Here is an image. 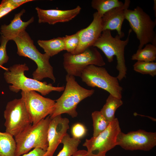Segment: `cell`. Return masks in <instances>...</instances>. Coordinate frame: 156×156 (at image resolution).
<instances>
[{
  "instance_id": "cell-29",
  "label": "cell",
  "mask_w": 156,
  "mask_h": 156,
  "mask_svg": "<svg viewBox=\"0 0 156 156\" xmlns=\"http://www.w3.org/2000/svg\"><path fill=\"white\" fill-rule=\"evenodd\" d=\"M16 8L9 0H2L0 4V18Z\"/></svg>"
},
{
  "instance_id": "cell-23",
  "label": "cell",
  "mask_w": 156,
  "mask_h": 156,
  "mask_svg": "<svg viewBox=\"0 0 156 156\" xmlns=\"http://www.w3.org/2000/svg\"><path fill=\"white\" fill-rule=\"evenodd\" d=\"M80 142V140L71 138L67 133L61 142L63 144L62 148L57 156H72L78 150Z\"/></svg>"
},
{
  "instance_id": "cell-18",
  "label": "cell",
  "mask_w": 156,
  "mask_h": 156,
  "mask_svg": "<svg viewBox=\"0 0 156 156\" xmlns=\"http://www.w3.org/2000/svg\"><path fill=\"white\" fill-rule=\"evenodd\" d=\"M37 42L45 53L50 57L65 50L64 37H58L48 40H39Z\"/></svg>"
},
{
  "instance_id": "cell-7",
  "label": "cell",
  "mask_w": 156,
  "mask_h": 156,
  "mask_svg": "<svg viewBox=\"0 0 156 156\" xmlns=\"http://www.w3.org/2000/svg\"><path fill=\"white\" fill-rule=\"evenodd\" d=\"M80 77L88 86L101 88L114 96L121 99L122 88L117 77L110 75L105 68L88 65L83 71Z\"/></svg>"
},
{
  "instance_id": "cell-4",
  "label": "cell",
  "mask_w": 156,
  "mask_h": 156,
  "mask_svg": "<svg viewBox=\"0 0 156 156\" xmlns=\"http://www.w3.org/2000/svg\"><path fill=\"white\" fill-rule=\"evenodd\" d=\"M131 31V29H129L127 38L125 40H122L118 34L113 37L111 30H104L92 46L101 50L109 62H112L114 56H116L117 60L116 68L118 71L116 77L118 81H121L126 77L127 69L124 55L125 49L129 41Z\"/></svg>"
},
{
  "instance_id": "cell-32",
  "label": "cell",
  "mask_w": 156,
  "mask_h": 156,
  "mask_svg": "<svg viewBox=\"0 0 156 156\" xmlns=\"http://www.w3.org/2000/svg\"><path fill=\"white\" fill-rule=\"evenodd\" d=\"M87 151L84 150H77L72 156H87Z\"/></svg>"
},
{
  "instance_id": "cell-20",
  "label": "cell",
  "mask_w": 156,
  "mask_h": 156,
  "mask_svg": "<svg viewBox=\"0 0 156 156\" xmlns=\"http://www.w3.org/2000/svg\"><path fill=\"white\" fill-rule=\"evenodd\" d=\"M123 103L121 99L109 94L100 111L106 119L110 122L116 118L115 114L116 109Z\"/></svg>"
},
{
  "instance_id": "cell-27",
  "label": "cell",
  "mask_w": 156,
  "mask_h": 156,
  "mask_svg": "<svg viewBox=\"0 0 156 156\" xmlns=\"http://www.w3.org/2000/svg\"><path fill=\"white\" fill-rule=\"evenodd\" d=\"M87 130L82 124L78 123L74 124L71 128L72 137L80 140L86 135Z\"/></svg>"
},
{
  "instance_id": "cell-21",
  "label": "cell",
  "mask_w": 156,
  "mask_h": 156,
  "mask_svg": "<svg viewBox=\"0 0 156 156\" xmlns=\"http://www.w3.org/2000/svg\"><path fill=\"white\" fill-rule=\"evenodd\" d=\"M131 60L152 62L156 60V45L152 44L146 45L143 49H138L131 56Z\"/></svg>"
},
{
  "instance_id": "cell-30",
  "label": "cell",
  "mask_w": 156,
  "mask_h": 156,
  "mask_svg": "<svg viewBox=\"0 0 156 156\" xmlns=\"http://www.w3.org/2000/svg\"><path fill=\"white\" fill-rule=\"evenodd\" d=\"M46 151L41 148H36L29 153L20 156H44Z\"/></svg>"
},
{
  "instance_id": "cell-17",
  "label": "cell",
  "mask_w": 156,
  "mask_h": 156,
  "mask_svg": "<svg viewBox=\"0 0 156 156\" xmlns=\"http://www.w3.org/2000/svg\"><path fill=\"white\" fill-rule=\"evenodd\" d=\"M25 10L23 9L15 15L14 17L10 24L8 25L4 24L0 28L1 36L8 40H12L20 33L25 30L26 28L30 24L33 22L34 17H31L26 22L23 21L21 16L25 13Z\"/></svg>"
},
{
  "instance_id": "cell-12",
  "label": "cell",
  "mask_w": 156,
  "mask_h": 156,
  "mask_svg": "<svg viewBox=\"0 0 156 156\" xmlns=\"http://www.w3.org/2000/svg\"><path fill=\"white\" fill-rule=\"evenodd\" d=\"M117 142V145L126 150L148 151L156 145V133L142 129L127 133L121 131Z\"/></svg>"
},
{
  "instance_id": "cell-31",
  "label": "cell",
  "mask_w": 156,
  "mask_h": 156,
  "mask_svg": "<svg viewBox=\"0 0 156 156\" xmlns=\"http://www.w3.org/2000/svg\"><path fill=\"white\" fill-rule=\"evenodd\" d=\"M32 0H9L17 8L26 2L33 1Z\"/></svg>"
},
{
  "instance_id": "cell-34",
  "label": "cell",
  "mask_w": 156,
  "mask_h": 156,
  "mask_svg": "<svg viewBox=\"0 0 156 156\" xmlns=\"http://www.w3.org/2000/svg\"></svg>"
},
{
  "instance_id": "cell-6",
  "label": "cell",
  "mask_w": 156,
  "mask_h": 156,
  "mask_svg": "<svg viewBox=\"0 0 156 156\" xmlns=\"http://www.w3.org/2000/svg\"><path fill=\"white\" fill-rule=\"evenodd\" d=\"M125 19L135 34L139 41L138 49H142L149 43L156 45V36L154 28L156 21H153L150 16L140 7L133 10L127 9L125 11Z\"/></svg>"
},
{
  "instance_id": "cell-5",
  "label": "cell",
  "mask_w": 156,
  "mask_h": 156,
  "mask_svg": "<svg viewBox=\"0 0 156 156\" xmlns=\"http://www.w3.org/2000/svg\"><path fill=\"white\" fill-rule=\"evenodd\" d=\"M50 120V116H48L37 123L29 125L15 137L16 144L15 156L27 153L34 148L47 150Z\"/></svg>"
},
{
  "instance_id": "cell-13",
  "label": "cell",
  "mask_w": 156,
  "mask_h": 156,
  "mask_svg": "<svg viewBox=\"0 0 156 156\" xmlns=\"http://www.w3.org/2000/svg\"><path fill=\"white\" fill-rule=\"evenodd\" d=\"M69 121L61 115L50 118L47 134L48 146L44 156H53L64 137L67 133Z\"/></svg>"
},
{
  "instance_id": "cell-24",
  "label": "cell",
  "mask_w": 156,
  "mask_h": 156,
  "mask_svg": "<svg viewBox=\"0 0 156 156\" xmlns=\"http://www.w3.org/2000/svg\"><path fill=\"white\" fill-rule=\"evenodd\" d=\"M91 116L93 122V137H95L104 131L110 122L106 119L100 111H94Z\"/></svg>"
},
{
  "instance_id": "cell-19",
  "label": "cell",
  "mask_w": 156,
  "mask_h": 156,
  "mask_svg": "<svg viewBox=\"0 0 156 156\" xmlns=\"http://www.w3.org/2000/svg\"><path fill=\"white\" fill-rule=\"evenodd\" d=\"M16 144L13 136L0 131V156H15Z\"/></svg>"
},
{
  "instance_id": "cell-14",
  "label": "cell",
  "mask_w": 156,
  "mask_h": 156,
  "mask_svg": "<svg viewBox=\"0 0 156 156\" xmlns=\"http://www.w3.org/2000/svg\"><path fill=\"white\" fill-rule=\"evenodd\" d=\"M93 17L88 26L79 31V43L73 54L81 53L88 47L92 46L103 31L101 17L97 12L93 14Z\"/></svg>"
},
{
  "instance_id": "cell-15",
  "label": "cell",
  "mask_w": 156,
  "mask_h": 156,
  "mask_svg": "<svg viewBox=\"0 0 156 156\" xmlns=\"http://www.w3.org/2000/svg\"><path fill=\"white\" fill-rule=\"evenodd\" d=\"M81 9L79 5L72 9L66 10H44L38 7L36 8L38 23H47L50 25L69 21L79 14Z\"/></svg>"
},
{
  "instance_id": "cell-16",
  "label": "cell",
  "mask_w": 156,
  "mask_h": 156,
  "mask_svg": "<svg viewBox=\"0 0 156 156\" xmlns=\"http://www.w3.org/2000/svg\"><path fill=\"white\" fill-rule=\"evenodd\" d=\"M130 3V0H125L123 5L113 8L103 14L101 17L103 31L106 29L116 30L121 38L124 36L121 28L125 19V10L128 9Z\"/></svg>"
},
{
  "instance_id": "cell-2",
  "label": "cell",
  "mask_w": 156,
  "mask_h": 156,
  "mask_svg": "<svg viewBox=\"0 0 156 156\" xmlns=\"http://www.w3.org/2000/svg\"><path fill=\"white\" fill-rule=\"evenodd\" d=\"M29 70L25 64H14L7 69L4 73L6 82L12 85L9 86L10 90L17 93L22 91L34 90L40 93L42 95L49 94L53 91L61 92L64 91L65 86L54 87L51 83L42 82L26 77L25 72Z\"/></svg>"
},
{
  "instance_id": "cell-26",
  "label": "cell",
  "mask_w": 156,
  "mask_h": 156,
  "mask_svg": "<svg viewBox=\"0 0 156 156\" xmlns=\"http://www.w3.org/2000/svg\"><path fill=\"white\" fill-rule=\"evenodd\" d=\"M65 50L67 52L73 54L79 43V31L70 35H66L64 37Z\"/></svg>"
},
{
  "instance_id": "cell-33",
  "label": "cell",
  "mask_w": 156,
  "mask_h": 156,
  "mask_svg": "<svg viewBox=\"0 0 156 156\" xmlns=\"http://www.w3.org/2000/svg\"><path fill=\"white\" fill-rule=\"evenodd\" d=\"M156 1L155 0H154V5L153 6V10L155 12V16L156 17Z\"/></svg>"
},
{
  "instance_id": "cell-10",
  "label": "cell",
  "mask_w": 156,
  "mask_h": 156,
  "mask_svg": "<svg viewBox=\"0 0 156 156\" xmlns=\"http://www.w3.org/2000/svg\"><path fill=\"white\" fill-rule=\"evenodd\" d=\"M5 132L15 137L32 124L24 102L15 99L7 104L4 112Z\"/></svg>"
},
{
  "instance_id": "cell-8",
  "label": "cell",
  "mask_w": 156,
  "mask_h": 156,
  "mask_svg": "<svg viewBox=\"0 0 156 156\" xmlns=\"http://www.w3.org/2000/svg\"><path fill=\"white\" fill-rule=\"evenodd\" d=\"M63 56V66L67 74L74 77H80L83 71L88 65L102 66L105 64L100 53L96 48L93 46L78 54L67 52Z\"/></svg>"
},
{
  "instance_id": "cell-22",
  "label": "cell",
  "mask_w": 156,
  "mask_h": 156,
  "mask_svg": "<svg viewBox=\"0 0 156 156\" xmlns=\"http://www.w3.org/2000/svg\"><path fill=\"white\" fill-rule=\"evenodd\" d=\"M123 4L124 3L118 0H92L91 2L92 7L97 10L96 12L101 17L110 10Z\"/></svg>"
},
{
  "instance_id": "cell-25",
  "label": "cell",
  "mask_w": 156,
  "mask_h": 156,
  "mask_svg": "<svg viewBox=\"0 0 156 156\" xmlns=\"http://www.w3.org/2000/svg\"><path fill=\"white\" fill-rule=\"evenodd\" d=\"M133 70L142 74H149L152 77L156 75V63L137 61L133 65Z\"/></svg>"
},
{
  "instance_id": "cell-1",
  "label": "cell",
  "mask_w": 156,
  "mask_h": 156,
  "mask_svg": "<svg viewBox=\"0 0 156 156\" xmlns=\"http://www.w3.org/2000/svg\"><path fill=\"white\" fill-rule=\"evenodd\" d=\"M12 40L16 45L17 53L19 56L28 57L36 64L37 68L32 74L33 79L40 81L44 78H48L54 82H55L53 67L49 62L50 57L45 53L42 54L39 51L25 30Z\"/></svg>"
},
{
  "instance_id": "cell-3",
  "label": "cell",
  "mask_w": 156,
  "mask_h": 156,
  "mask_svg": "<svg viewBox=\"0 0 156 156\" xmlns=\"http://www.w3.org/2000/svg\"><path fill=\"white\" fill-rule=\"evenodd\" d=\"M66 80V84L64 92L56 100L55 109L49 116L50 118L64 113L73 118L76 117L78 115L76 109L78 104L94 92L93 89H87L80 86L73 76L67 74Z\"/></svg>"
},
{
  "instance_id": "cell-9",
  "label": "cell",
  "mask_w": 156,
  "mask_h": 156,
  "mask_svg": "<svg viewBox=\"0 0 156 156\" xmlns=\"http://www.w3.org/2000/svg\"><path fill=\"white\" fill-rule=\"evenodd\" d=\"M121 131L118 120L116 118L97 136L86 140L83 146L87 149V156H106L107 152L117 145L118 136Z\"/></svg>"
},
{
  "instance_id": "cell-28",
  "label": "cell",
  "mask_w": 156,
  "mask_h": 156,
  "mask_svg": "<svg viewBox=\"0 0 156 156\" xmlns=\"http://www.w3.org/2000/svg\"><path fill=\"white\" fill-rule=\"evenodd\" d=\"M0 41L1 42L0 46V68L2 66L3 64L8 62L9 57L7 55L6 50V44L8 40L1 36Z\"/></svg>"
},
{
  "instance_id": "cell-11",
  "label": "cell",
  "mask_w": 156,
  "mask_h": 156,
  "mask_svg": "<svg viewBox=\"0 0 156 156\" xmlns=\"http://www.w3.org/2000/svg\"><path fill=\"white\" fill-rule=\"evenodd\" d=\"M21 94L32 124L50 116L55 109V101L44 97L35 91H22Z\"/></svg>"
}]
</instances>
